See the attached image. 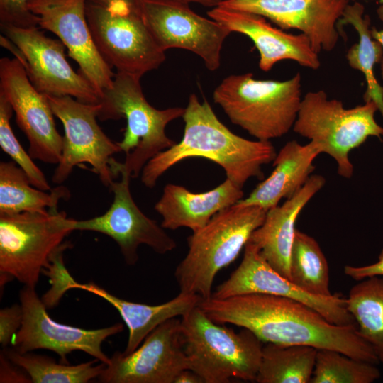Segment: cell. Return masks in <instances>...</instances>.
<instances>
[{"label":"cell","instance_id":"cell-36","mask_svg":"<svg viewBox=\"0 0 383 383\" xmlns=\"http://www.w3.org/2000/svg\"><path fill=\"white\" fill-rule=\"evenodd\" d=\"M0 382H32L28 374L19 366L12 362L1 351L0 355Z\"/></svg>","mask_w":383,"mask_h":383},{"label":"cell","instance_id":"cell-29","mask_svg":"<svg viewBox=\"0 0 383 383\" xmlns=\"http://www.w3.org/2000/svg\"><path fill=\"white\" fill-rule=\"evenodd\" d=\"M290 280L302 290L320 296H329V267L318 243L296 230L290 255Z\"/></svg>","mask_w":383,"mask_h":383},{"label":"cell","instance_id":"cell-21","mask_svg":"<svg viewBox=\"0 0 383 383\" xmlns=\"http://www.w3.org/2000/svg\"><path fill=\"white\" fill-rule=\"evenodd\" d=\"M325 183L326 179L322 175L311 174L291 198L281 206L267 211L262 224L252 233L248 240L258 248L262 256L274 270L289 280L291 279L290 255L296 230V219Z\"/></svg>","mask_w":383,"mask_h":383},{"label":"cell","instance_id":"cell-39","mask_svg":"<svg viewBox=\"0 0 383 383\" xmlns=\"http://www.w3.org/2000/svg\"><path fill=\"white\" fill-rule=\"evenodd\" d=\"M0 44L2 47L9 50L15 56V58H16L21 62L24 69L26 67V58L22 50L16 44L12 42L4 35H1L0 36Z\"/></svg>","mask_w":383,"mask_h":383},{"label":"cell","instance_id":"cell-34","mask_svg":"<svg viewBox=\"0 0 383 383\" xmlns=\"http://www.w3.org/2000/svg\"><path fill=\"white\" fill-rule=\"evenodd\" d=\"M30 0H0V24L39 27L38 16L28 8Z\"/></svg>","mask_w":383,"mask_h":383},{"label":"cell","instance_id":"cell-28","mask_svg":"<svg viewBox=\"0 0 383 383\" xmlns=\"http://www.w3.org/2000/svg\"><path fill=\"white\" fill-rule=\"evenodd\" d=\"M346 306L359 335L383 363V276L361 280L349 291Z\"/></svg>","mask_w":383,"mask_h":383},{"label":"cell","instance_id":"cell-12","mask_svg":"<svg viewBox=\"0 0 383 383\" xmlns=\"http://www.w3.org/2000/svg\"><path fill=\"white\" fill-rule=\"evenodd\" d=\"M35 289L24 286L20 291L23 321L12 339L13 348L21 353L38 349L50 350L57 353L64 363H67L68 354L79 350L109 364L110 357L103 352L102 343L109 337L123 331V325L117 323L103 328L88 330L56 322L48 315Z\"/></svg>","mask_w":383,"mask_h":383},{"label":"cell","instance_id":"cell-27","mask_svg":"<svg viewBox=\"0 0 383 383\" xmlns=\"http://www.w3.org/2000/svg\"><path fill=\"white\" fill-rule=\"evenodd\" d=\"M317 349L304 345L266 343L255 379L257 383H309Z\"/></svg>","mask_w":383,"mask_h":383},{"label":"cell","instance_id":"cell-17","mask_svg":"<svg viewBox=\"0 0 383 383\" xmlns=\"http://www.w3.org/2000/svg\"><path fill=\"white\" fill-rule=\"evenodd\" d=\"M261 293L301 302L338 326L356 324L340 294L320 296L309 294L274 270L262 256L258 248L248 241L243 257L229 277L218 285L211 296L225 299L244 294Z\"/></svg>","mask_w":383,"mask_h":383},{"label":"cell","instance_id":"cell-31","mask_svg":"<svg viewBox=\"0 0 383 383\" xmlns=\"http://www.w3.org/2000/svg\"><path fill=\"white\" fill-rule=\"evenodd\" d=\"M379 377L374 364L337 350L317 349L310 383H372Z\"/></svg>","mask_w":383,"mask_h":383},{"label":"cell","instance_id":"cell-16","mask_svg":"<svg viewBox=\"0 0 383 383\" xmlns=\"http://www.w3.org/2000/svg\"><path fill=\"white\" fill-rule=\"evenodd\" d=\"M180 319L171 318L150 332L133 352L116 351L99 376L104 383H174L189 369L181 336Z\"/></svg>","mask_w":383,"mask_h":383},{"label":"cell","instance_id":"cell-2","mask_svg":"<svg viewBox=\"0 0 383 383\" xmlns=\"http://www.w3.org/2000/svg\"><path fill=\"white\" fill-rule=\"evenodd\" d=\"M182 118V140L150 159L143 168L140 179L153 188L158 179L183 160L201 157L225 171L226 178L242 187L250 178L263 177L262 166L273 162L277 152L270 141L250 140L231 132L216 116L206 100L189 96Z\"/></svg>","mask_w":383,"mask_h":383},{"label":"cell","instance_id":"cell-37","mask_svg":"<svg viewBox=\"0 0 383 383\" xmlns=\"http://www.w3.org/2000/svg\"><path fill=\"white\" fill-rule=\"evenodd\" d=\"M343 270L345 274L356 281L375 276H383V249L378 256L377 262L361 267L345 265Z\"/></svg>","mask_w":383,"mask_h":383},{"label":"cell","instance_id":"cell-32","mask_svg":"<svg viewBox=\"0 0 383 383\" xmlns=\"http://www.w3.org/2000/svg\"><path fill=\"white\" fill-rule=\"evenodd\" d=\"M12 113L11 104L0 95V147L25 172L33 186L50 191L52 189L44 173L23 148L12 131L10 124Z\"/></svg>","mask_w":383,"mask_h":383},{"label":"cell","instance_id":"cell-26","mask_svg":"<svg viewBox=\"0 0 383 383\" xmlns=\"http://www.w3.org/2000/svg\"><path fill=\"white\" fill-rule=\"evenodd\" d=\"M364 7L360 3L348 4L345 8L340 24H350L359 36L358 43L348 50L346 58L349 65L362 73L367 89L363 96L364 101H374L383 117V87L375 77L374 67L383 59V49L380 43L371 35L370 19L364 16Z\"/></svg>","mask_w":383,"mask_h":383},{"label":"cell","instance_id":"cell-18","mask_svg":"<svg viewBox=\"0 0 383 383\" xmlns=\"http://www.w3.org/2000/svg\"><path fill=\"white\" fill-rule=\"evenodd\" d=\"M87 0H30L38 26L55 34L79 65L80 73L99 94L113 84L115 74L97 50L86 16Z\"/></svg>","mask_w":383,"mask_h":383},{"label":"cell","instance_id":"cell-30","mask_svg":"<svg viewBox=\"0 0 383 383\" xmlns=\"http://www.w3.org/2000/svg\"><path fill=\"white\" fill-rule=\"evenodd\" d=\"M9 360L21 367L33 383H87L98 378L106 364L89 361L79 365L57 362L53 358L44 355L21 353L12 348L2 351Z\"/></svg>","mask_w":383,"mask_h":383},{"label":"cell","instance_id":"cell-10","mask_svg":"<svg viewBox=\"0 0 383 383\" xmlns=\"http://www.w3.org/2000/svg\"><path fill=\"white\" fill-rule=\"evenodd\" d=\"M86 16L98 51L116 72L141 78L165 61L138 11H112L87 1Z\"/></svg>","mask_w":383,"mask_h":383},{"label":"cell","instance_id":"cell-22","mask_svg":"<svg viewBox=\"0 0 383 383\" xmlns=\"http://www.w3.org/2000/svg\"><path fill=\"white\" fill-rule=\"evenodd\" d=\"M243 188L229 179L216 188L193 193L181 185L167 184L155 210L161 216L165 229L186 227L196 231L219 211L243 199Z\"/></svg>","mask_w":383,"mask_h":383},{"label":"cell","instance_id":"cell-35","mask_svg":"<svg viewBox=\"0 0 383 383\" xmlns=\"http://www.w3.org/2000/svg\"><path fill=\"white\" fill-rule=\"evenodd\" d=\"M23 309L21 304H14L0 310V343L6 348L21 326Z\"/></svg>","mask_w":383,"mask_h":383},{"label":"cell","instance_id":"cell-11","mask_svg":"<svg viewBox=\"0 0 383 383\" xmlns=\"http://www.w3.org/2000/svg\"><path fill=\"white\" fill-rule=\"evenodd\" d=\"M138 12L157 45L189 50L210 71L221 66V50L231 33L218 21L194 12L189 4L172 0H138Z\"/></svg>","mask_w":383,"mask_h":383},{"label":"cell","instance_id":"cell-20","mask_svg":"<svg viewBox=\"0 0 383 383\" xmlns=\"http://www.w3.org/2000/svg\"><path fill=\"white\" fill-rule=\"evenodd\" d=\"M207 14L231 32L250 38L259 52V67L265 72L271 70L277 62L286 60L312 70L320 67L318 53L303 33H289L273 26L260 15L221 6L212 8Z\"/></svg>","mask_w":383,"mask_h":383},{"label":"cell","instance_id":"cell-1","mask_svg":"<svg viewBox=\"0 0 383 383\" xmlns=\"http://www.w3.org/2000/svg\"><path fill=\"white\" fill-rule=\"evenodd\" d=\"M200 309L213 321L252 331L263 343L304 345L337 350L372 364L379 362L357 324L338 326L298 301L261 293L202 299Z\"/></svg>","mask_w":383,"mask_h":383},{"label":"cell","instance_id":"cell-33","mask_svg":"<svg viewBox=\"0 0 383 383\" xmlns=\"http://www.w3.org/2000/svg\"><path fill=\"white\" fill-rule=\"evenodd\" d=\"M71 248V243L66 241L59 245L50 255L48 265L43 270L49 278L51 287L40 298L47 309L55 307L64 294L77 282L66 268L63 252Z\"/></svg>","mask_w":383,"mask_h":383},{"label":"cell","instance_id":"cell-38","mask_svg":"<svg viewBox=\"0 0 383 383\" xmlns=\"http://www.w3.org/2000/svg\"><path fill=\"white\" fill-rule=\"evenodd\" d=\"M112 11L133 9L138 11V0H87Z\"/></svg>","mask_w":383,"mask_h":383},{"label":"cell","instance_id":"cell-5","mask_svg":"<svg viewBox=\"0 0 383 383\" xmlns=\"http://www.w3.org/2000/svg\"><path fill=\"white\" fill-rule=\"evenodd\" d=\"M180 319V336L189 370L204 383H228L232 378L255 382L263 342L252 331L235 332L195 306Z\"/></svg>","mask_w":383,"mask_h":383},{"label":"cell","instance_id":"cell-13","mask_svg":"<svg viewBox=\"0 0 383 383\" xmlns=\"http://www.w3.org/2000/svg\"><path fill=\"white\" fill-rule=\"evenodd\" d=\"M0 95L11 104L20 129L28 143L33 159L58 164L63 136L57 131L54 113L46 96L38 91L16 59H0Z\"/></svg>","mask_w":383,"mask_h":383},{"label":"cell","instance_id":"cell-40","mask_svg":"<svg viewBox=\"0 0 383 383\" xmlns=\"http://www.w3.org/2000/svg\"><path fill=\"white\" fill-rule=\"evenodd\" d=\"M174 383H204V381L196 372L186 369L177 375Z\"/></svg>","mask_w":383,"mask_h":383},{"label":"cell","instance_id":"cell-23","mask_svg":"<svg viewBox=\"0 0 383 383\" xmlns=\"http://www.w3.org/2000/svg\"><path fill=\"white\" fill-rule=\"evenodd\" d=\"M321 153L314 141L305 145L294 140L287 142L277 153L270 175L238 203L257 206L267 211L278 206L282 199L291 198L306 184L315 169L313 161Z\"/></svg>","mask_w":383,"mask_h":383},{"label":"cell","instance_id":"cell-14","mask_svg":"<svg viewBox=\"0 0 383 383\" xmlns=\"http://www.w3.org/2000/svg\"><path fill=\"white\" fill-rule=\"evenodd\" d=\"M0 26L3 35L23 52L27 61L25 70L38 91L50 96H69L87 104H100L97 91L68 63L60 40L46 36L39 27Z\"/></svg>","mask_w":383,"mask_h":383},{"label":"cell","instance_id":"cell-43","mask_svg":"<svg viewBox=\"0 0 383 383\" xmlns=\"http://www.w3.org/2000/svg\"><path fill=\"white\" fill-rule=\"evenodd\" d=\"M350 1V0H349ZM355 1V0H354Z\"/></svg>","mask_w":383,"mask_h":383},{"label":"cell","instance_id":"cell-8","mask_svg":"<svg viewBox=\"0 0 383 383\" xmlns=\"http://www.w3.org/2000/svg\"><path fill=\"white\" fill-rule=\"evenodd\" d=\"M73 218L57 209L0 214V283L13 279L35 287L52 252L73 231Z\"/></svg>","mask_w":383,"mask_h":383},{"label":"cell","instance_id":"cell-24","mask_svg":"<svg viewBox=\"0 0 383 383\" xmlns=\"http://www.w3.org/2000/svg\"><path fill=\"white\" fill-rule=\"evenodd\" d=\"M92 293L112 305L119 313L128 329V338L123 354L133 352L145 337L162 323L182 316L198 306L202 298L196 294L179 292L172 299L158 305L133 302L118 298L95 283L77 282L73 289Z\"/></svg>","mask_w":383,"mask_h":383},{"label":"cell","instance_id":"cell-42","mask_svg":"<svg viewBox=\"0 0 383 383\" xmlns=\"http://www.w3.org/2000/svg\"><path fill=\"white\" fill-rule=\"evenodd\" d=\"M187 4L194 3L209 7H216L228 0H172Z\"/></svg>","mask_w":383,"mask_h":383},{"label":"cell","instance_id":"cell-6","mask_svg":"<svg viewBox=\"0 0 383 383\" xmlns=\"http://www.w3.org/2000/svg\"><path fill=\"white\" fill-rule=\"evenodd\" d=\"M213 99L233 124L257 140L270 141L293 128L302 100L301 77L297 72L277 81L231 74L216 87Z\"/></svg>","mask_w":383,"mask_h":383},{"label":"cell","instance_id":"cell-41","mask_svg":"<svg viewBox=\"0 0 383 383\" xmlns=\"http://www.w3.org/2000/svg\"><path fill=\"white\" fill-rule=\"evenodd\" d=\"M378 14L381 20L383 21V6L379 7V9H378ZM371 35L373 39L376 40L380 43L383 49V30H378L376 28L372 27ZM380 69L382 78L383 79V59L380 62Z\"/></svg>","mask_w":383,"mask_h":383},{"label":"cell","instance_id":"cell-3","mask_svg":"<svg viewBox=\"0 0 383 383\" xmlns=\"http://www.w3.org/2000/svg\"><path fill=\"white\" fill-rule=\"evenodd\" d=\"M98 118L126 120V126L121 141L117 142L126 154L123 162L113 157L110 167L116 178L126 174L135 178L146 163L159 152L170 148L176 142L165 133L167 125L182 118L185 109L171 107L157 109L145 99L140 77L116 72L112 86L103 93Z\"/></svg>","mask_w":383,"mask_h":383},{"label":"cell","instance_id":"cell-9","mask_svg":"<svg viewBox=\"0 0 383 383\" xmlns=\"http://www.w3.org/2000/svg\"><path fill=\"white\" fill-rule=\"evenodd\" d=\"M45 96L65 131L62 155L53 172L52 182L63 183L75 166L87 163L101 183L109 187L115 179L110 163L113 155L121 150L97 123L100 104H87L69 96Z\"/></svg>","mask_w":383,"mask_h":383},{"label":"cell","instance_id":"cell-7","mask_svg":"<svg viewBox=\"0 0 383 383\" xmlns=\"http://www.w3.org/2000/svg\"><path fill=\"white\" fill-rule=\"evenodd\" d=\"M377 111L372 101L346 109L341 101L328 99L323 90L309 91L301 100L292 128L318 143L321 153L336 162L338 174L350 179L353 174L350 152L369 137L383 136V127L374 118Z\"/></svg>","mask_w":383,"mask_h":383},{"label":"cell","instance_id":"cell-15","mask_svg":"<svg viewBox=\"0 0 383 383\" xmlns=\"http://www.w3.org/2000/svg\"><path fill=\"white\" fill-rule=\"evenodd\" d=\"M121 176L120 181H113L109 187L113 200L108 210L91 218L74 219L73 231H94L111 238L129 265L138 260L140 245H146L161 255L175 249L176 241L162 226L144 214L134 201L130 190L131 177L126 174Z\"/></svg>","mask_w":383,"mask_h":383},{"label":"cell","instance_id":"cell-4","mask_svg":"<svg viewBox=\"0 0 383 383\" xmlns=\"http://www.w3.org/2000/svg\"><path fill=\"white\" fill-rule=\"evenodd\" d=\"M267 211L236 204L219 211L188 237V252L174 271L181 292L209 299L216 274L239 255Z\"/></svg>","mask_w":383,"mask_h":383},{"label":"cell","instance_id":"cell-19","mask_svg":"<svg viewBox=\"0 0 383 383\" xmlns=\"http://www.w3.org/2000/svg\"><path fill=\"white\" fill-rule=\"evenodd\" d=\"M348 4L349 0H228L219 6L260 15L283 30H298L319 53L336 46V25Z\"/></svg>","mask_w":383,"mask_h":383},{"label":"cell","instance_id":"cell-25","mask_svg":"<svg viewBox=\"0 0 383 383\" xmlns=\"http://www.w3.org/2000/svg\"><path fill=\"white\" fill-rule=\"evenodd\" d=\"M70 197L67 187L60 185L50 191L41 190L30 184L13 161L0 162V214L57 209L60 200Z\"/></svg>","mask_w":383,"mask_h":383}]
</instances>
